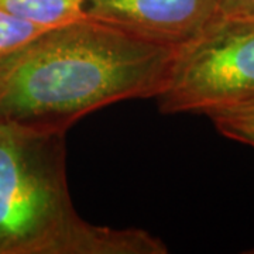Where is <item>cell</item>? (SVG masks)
<instances>
[{
  "mask_svg": "<svg viewBox=\"0 0 254 254\" xmlns=\"http://www.w3.org/2000/svg\"><path fill=\"white\" fill-rule=\"evenodd\" d=\"M254 98V18L215 20L178 47L161 92L164 115H206Z\"/></svg>",
  "mask_w": 254,
  "mask_h": 254,
  "instance_id": "3957f363",
  "label": "cell"
},
{
  "mask_svg": "<svg viewBox=\"0 0 254 254\" xmlns=\"http://www.w3.org/2000/svg\"><path fill=\"white\" fill-rule=\"evenodd\" d=\"M212 125L226 138L254 147V98L208 112Z\"/></svg>",
  "mask_w": 254,
  "mask_h": 254,
  "instance_id": "8992f818",
  "label": "cell"
},
{
  "mask_svg": "<svg viewBox=\"0 0 254 254\" xmlns=\"http://www.w3.org/2000/svg\"><path fill=\"white\" fill-rule=\"evenodd\" d=\"M219 17L254 18V0H213Z\"/></svg>",
  "mask_w": 254,
  "mask_h": 254,
  "instance_id": "ba28073f",
  "label": "cell"
},
{
  "mask_svg": "<svg viewBox=\"0 0 254 254\" xmlns=\"http://www.w3.org/2000/svg\"><path fill=\"white\" fill-rule=\"evenodd\" d=\"M0 6L46 28L60 27L85 17L83 0H0Z\"/></svg>",
  "mask_w": 254,
  "mask_h": 254,
  "instance_id": "5b68a950",
  "label": "cell"
},
{
  "mask_svg": "<svg viewBox=\"0 0 254 254\" xmlns=\"http://www.w3.org/2000/svg\"><path fill=\"white\" fill-rule=\"evenodd\" d=\"M175 51L88 16L48 28L0 58V122L66 133L108 105L155 99Z\"/></svg>",
  "mask_w": 254,
  "mask_h": 254,
  "instance_id": "6da1fadb",
  "label": "cell"
},
{
  "mask_svg": "<svg viewBox=\"0 0 254 254\" xmlns=\"http://www.w3.org/2000/svg\"><path fill=\"white\" fill-rule=\"evenodd\" d=\"M48 28L18 17L0 6V58L13 53Z\"/></svg>",
  "mask_w": 254,
  "mask_h": 254,
  "instance_id": "52a82bcc",
  "label": "cell"
},
{
  "mask_svg": "<svg viewBox=\"0 0 254 254\" xmlns=\"http://www.w3.org/2000/svg\"><path fill=\"white\" fill-rule=\"evenodd\" d=\"M65 133L0 122V254H165L143 229L98 226L73 206Z\"/></svg>",
  "mask_w": 254,
  "mask_h": 254,
  "instance_id": "7a4b0ae2",
  "label": "cell"
},
{
  "mask_svg": "<svg viewBox=\"0 0 254 254\" xmlns=\"http://www.w3.org/2000/svg\"><path fill=\"white\" fill-rule=\"evenodd\" d=\"M83 13L173 48L193 40L219 18L213 0H83Z\"/></svg>",
  "mask_w": 254,
  "mask_h": 254,
  "instance_id": "277c9868",
  "label": "cell"
}]
</instances>
